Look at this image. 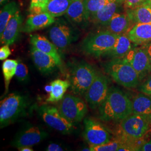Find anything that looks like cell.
<instances>
[{
  "instance_id": "obj_1",
  "label": "cell",
  "mask_w": 151,
  "mask_h": 151,
  "mask_svg": "<svg viewBox=\"0 0 151 151\" xmlns=\"http://www.w3.org/2000/svg\"><path fill=\"white\" fill-rule=\"evenodd\" d=\"M99 117L105 122H120L132 114V103L118 87L109 88L108 96L99 106Z\"/></svg>"
},
{
  "instance_id": "obj_2",
  "label": "cell",
  "mask_w": 151,
  "mask_h": 151,
  "mask_svg": "<svg viewBox=\"0 0 151 151\" xmlns=\"http://www.w3.org/2000/svg\"><path fill=\"white\" fill-rule=\"evenodd\" d=\"M151 124V118L132 114L120 121L116 138L132 148L133 151H138V140L148 132Z\"/></svg>"
},
{
  "instance_id": "obj_3",
  "label": "cell",
  "mask_w": 151,
  "mask_h": 151,
  "mask_svg": "<svg viewBox=\"0 0 151 151\" xmlns=\"http://www.w3.org/2000/svg\"><path fill=\"white\" fill-rule=\"evenodd\" d=\"M30 102L27 96L12 93L1 101L0 126L3 128L27 114Z\"/></svg>"
},
{
  "instance_id": "obj_4",
  "label": "cell",
  "mask_w": 151,
  "mask_h": 151,
  "mask_svg": "<svg viewBox=\"0 0 151 151\" xmlns=\"http://www.w3.org/2000/svg\"><path fill=\"white\" fill-rule=\"evenodd\" d=\"M103 67L108 75L122 86L134 88L139 85L138 74L125 58L113 59L105 63Z\"/></svg>"
},
{
  "instance_id": "obj_5",
  "label": "cell",
  "mask_w": 151,
  "mask_h": 151,
  "mask_svg": "<svg viewBox=\"0 0 151 151\" xmlns=\"http://www.w3.org/2000/svg\"><path fill=\"white\" fill-rule=\"evenodd\" d=\"M118 37L108 30L90 34L82 41L81 50L87 55L100 57L113 47Z\"/></svg>"
},
{
  "instance_id": "obj_6",
  "label": "cell",
  "mask_w": 151,
  "mask_h": 151,
  "mask_svg": "<svg viewBox=\"0 0 151 151\" xmlns=\"http://www.w3.org/2000/svg\"><path fill=\"white\" fill-rule=\"evenodd\" d=\"M73 24L67 19H58L51 25L49 38L60 51H64L78 37V33Z\"/></svg>"
},
{
  "instance_id": "obj_7",
  "label": "cell",
  "mask_w": 151,
  "mask_h": 151,
  "mask_svg": "<svg viewBox=\"0 0 151 151\" xmlns=\"http://www.w3.org/2000/svg\"><path fill=\"white\" fill-rule=\"evenodd\" d=\"M97 72L91 65L82 61L72 69L69 82L72 91L76 94L85 95L94 81Z\"/></svg>"
},
{
  "instance_id": "obj_8",
  "label": "cell",
  "mask_w": 151,
  "mask_h": 151,
  "mask_svg": "<svg viewBox=\"0 0 151 151\" xmlns=\"http://www.w3.org/2000/svg\"><path fill=\"white\" fill-rule=\"evenodd\" d=\"M58 109L65 118L73 124L81 122L88 111L86 104L83 100L69 94L61 100Z\"/></svg>"
},
{
  "instance_id": "obj_9",
  "label": "cell",
  "mask_w": 151,
  "mask_h": 151,
  "mask_svg": "<svg viewBox=\"0 0 151 151\" xmlns=\"http://www.w3.org/2000/svg\"><path fill=\"white\" fill-rule=\"evenodd\" d=\"M39 114L45 124L63 134H70L75 129L74 124L65 119L54 106L42 105L39 108Z\"/></svg>"
},
{
  "instance_id": "obj_10",
  "label": "cell",
  "mask_w": 151,
  "mask_h": 151,
  "mask_svg": "<svg viewBox=\"0 0 151 151\" xmlns=\"http://www.w3.org/2000/svg\"><path fill=\"white\" fill-rule=\"evenodd\" d=\"M109 90L106 77L101 73H97L94 81L85 94V98L88 106L92 109H96L105 101Z\"/></svg>"
},
{
  "instance_id": "obj_11",
  "label": "cell",
  "mask_w": 151,
  "mask_h": 151,
  "mask_svg": "<svg viewBox=\"0 0 151 151\" xmlns=\"http://www.w3.org/2000/svg\"><path fill=\"white\" fill-rule=\"evenodd\" d=\"M83 137L89 145H101L112 139V135L101 123L94 119L86 118L83 120Z\"/></svg>"
},
{
  "instance_id": "obj_12",
  "label": "cell",
  "mask_w": 151,
  "mask_h": 151,
  "mask_svg": "<svg viewBox=\"0 0 151 151\" xmlns=\"http://www.w3.org/2000/svg\"><path fill=\"white\" fill-rule=\"evenodd\" d=\"M47 136L48 133L42 128L38 126L29 125L16 134L11 145L17 148L24 146L32 147L40 143Z\"/></svg>"
},
{
  "instance_id": "obj_13",
  "label": "cell",
  "mask_w": 151,
  "mask_h": 151,
  "mask_svg": "<svg viewBox=\"0 0 151 151\" xmlns=\"http://www.w3.org/2000/svg\"><path fill=\"white\" fill-rule=\"evenodd\" d=\"M124 58L137 72L140 81L151 72V62L145 46L132 49Z\"/></svg>"
},
{
  "instance_id": "obj_14",
  "label": "cell",
  "mask_w": 151,
  "mask_h": 151,
  "mask_svg": "<svg viewBox=\"0 0 151 151\" xmlns=\"http://www.w3.org/2000/svg\"><path fill=\"white\" fill-rule=\"evenodd\" d=\"M23 19L20 11H17L7 24L4 30L0 35L1 44L10 45L14 43L22 32Z\"/></svg>"
},
{
  "instance_id": "obj_15",
  "label": "cell",
  "mask_w": 151,
  "mask_h": 151,
  "mask_svg": "<svg viewBox=\"0 0 151 151\" xmlns=\"http://www.w3.org/2000/svg\"><path fill=\"white\" fill-rule=\"evenodd\" d=\"M55 21V17L45 11L30 14L22 27V32L28 33L41 30L51 26Z\"/></svg>"
},
{
  "instance_id": "obj_16",
  "label": "cell",
  "mask_w": 151,
  "mask_h": 151,
  "mask_svg": "<svg viewBox=\"0 0 151 151\" xmlns=\"http://www.w3.org/2000/svg\"><path fill=\"white\" fill-rule=\"evenodd\" d=\"M65 16L74 26L82 29L86 27L89 20L86 14L84 0H73Z\"/></svg>"
},
{
  "instance_id": "obj_17",
  "label": "cell",
  "mask_w": 151,
  "mask_h": 151,
  "mask_svg": "<svg viewBox=\"0 0 151 151\" xmlns=\"http://www.w3.org/2000/svg\"><path fill=\"white\" fill-rule=\"evenodd\" d=\"M124 7L123 0H114L97 11L90 19L94 24L105 27L116 13Z\"/></svg>"
},
{
  "instance_id": "obj_18",
  "label": "cell",
  "mask_w": 151,
  "mask_h": 151,
  "mask_svg": "<svg viewBox=\"0 0 151 151\" xmlns=\"http://www.w3.org/2000/svg\"><path fill=\"white\" fill-rule=\"evenodd\" d=\"M31 56L34 64L40 73L49 75L53 73L58 67L54 59L32 45L30 48Z\"/></svg>"
},
{
  "instance_id": "obj_19",
  "label": "cell",
  "mask_w": 151,
  "mask_h": 151,
  "mask_svg": "<svg viewBox=\"0 0 151 151\" xmlns=\"http://www.w3.org/2000/svg\"><path fill=\"white\" fill-rule=\"evenodd\" d=\"M30 42L36 48L40 50L46 54L50 55L58 67H62V62L58 51V49L52 42L43 35L39 34H32L30 35Z\"/></svg>"
},
{
  "instance_id": "obj_20",
  "label": "cell",
  "mask_w": 151,
  "mask_h": 151,
  "mask_svg": "<svg viewBox=\"0 0 151 151\" xmlns=\"http://www.w3.org/2000/svg\"><path fill=\"white\" fill-rule=\"evenodd\" d=\"M132 43L127 33L118 35L113 47L103 56L111 60L124 58L133 48Z\"/></svg>"
},
{
  "instance_id": "obj_21",
  "label": "cell",
  "mask_w": 151,
  "mask_h": 151,
  "mask_svg": "<svg viewBox=\"0 0 151 151\" xmlns=\"http://www.w3.org/2000/svg\"><path fill=\"white\" fill-rule=\"evenodd\" d=\"M132 27L133 23L127 13L119 12L114 15L105 27L106 30L120 35L127 33Z\"/></svg>"
},
{
  "instance_id": "obj_22",
  "label": "cell",
  "mask_w": 151,
  "mask_h": 151,
  "mask_svg": "<svg viewBox=\"0 0 151 151\" xmlns=\"http://www.w3.org/2000/svg\"><path fill=\"white\" fill-rule=\"evenodd\" d=\"M132 43L139 45L151 42V23L136 24L127 33Z\"/></svg>"
},
{
  "instance_id": "obj_23",
  "label": "cell",
  "mask_w": 151,
  "mask_h": 151,
  "mask_svg": "<svg viewBox=\"0 0 151 151\" xmlns=\"http://www.w3.org/2000/svg\"><path fill=\"white\" fill-rule=\"evenodd\" d=\"M133 24L151 23V2L148 1L134 8L126 10Z\"/></svg>"
},
{
  "instance_id": "obj_24",
  "label": "cell",
  "mask_w": 151,
  "mask_h": 151,
  "mask_svg": "<svg viewBox=\"0 0 151 151\" xmlns=\"http://www.w3.org/2000/svg\"><path fill=\"white\" fill-rule=\"evenodd\" d=\"M132 103V113L151 119V95L140 92L133 97Z\"/></svg>"
},
{
  "instance_id": "obj_25",
  "label": "cell",
  "mask_w": 151,
  "mask_h": 151,
  "mask_svg": "<svg viewBox=\"0 0 151 151\" xmlns=\"http://www.w3.org/2000/svg\"><path fill=\"white\" fill-rule=\"evenodd\" d=\"M73 0H49L44 8V11L48 12L55 18L65 15Z\"/></svg>"
},
{
  "instance_id": "obj_26",
  "label": "cell",
  "mask_w": 151,
  "mask_h": 151,
  "mask_svg": "<svg viewBox=\"0 0 151 151\" xmlns=\"http://www.w3.org/2000/svg\"><path fill=\"white\" fill-rule=\"evenodd\" d=\"M50 85L52 86V90L47 99V101L48 103H55L61 100L68 88L70 87L69 81L60 79L52 81Z\"/></svg>"
},
{
  "instance_id": "obj_27",
  "label": "cell",
  "mask_w": 151,
  "mask_h": 151,
  "mask_svg": "<svg viewBox=\"0 0 151 151\" xmlns=\"http://www.w3.org/2000/svg\"><path fill=\"white\" fill-rule=\"evenodd\" d=\"M19 6L15 1H11L3 7L0 12V35L4 32L7 24L17 11Z\"/></svg>"
},
{
  "instance_id": "obj_28",
  "label": "cell",
  "mask_w": 151,
  "mask_h": 151,
  "mask_svg": "<svg viewBox=\"0 0 151 151\" xmlns=\"http://www.w3.org/2000/svg\"><path fill=\"white\" fill-rule=\"evenodd\" d=\"M18 63V61L16 60H6L2 64V68L5 80L6 93L8 91L11 79L16 74Z\"/></svg>"
},
{
  "instance_id": "obj_29",
  "label": "cell",
  "mask_w": 151,
  "mask_h": 151,
  "mask_svg": "<svg viewBox=\"0 0 151 151\" xmlns=\"http://www.w3.org/2000/svg\"><path fill=\"white\" fill-rule=\"evenodd\" d=\"M114 0H84L87 17L90 19L97 11Z\"/></svg>"
},
{
  "instance_id": "obj_30",
  "label": "cell",
  "mask_w": 151,
  "mask_h": 151,
  "mask_svg": "<svg viewBox=\"0 0 151 151\" xmlns=\"http://www.w3.org/2000/svg\"><path fill=\"white\" fill-rule=\"evenodd\" d=\"M122 145L121 141L116 138L115 140H111L108 143L101 145L89 146L91 151H116L118 150Z\"/></svg>"
},
{
  "instance_id": "obj_31",
  "label": "cell",
  "mask_w": 151,
  "mask_h": 151,
  "mask_svg": "<svg viewBox=\"0 0 151 151\" xmlns=\"http://www.w3.org/2000/svg\"><path fill=\"white\" fill-rule=\"evenodd\" d=\"M15 76L16 79L19 82L24 83L27 82L29 80V70L27 66L23 63L19 62Z\"/></svg>"
},
{
  "instance_id": "obj_32",
  "label": "cell",
  "mask_w": 151,
  "mask_h": 151,
  "mask_svg": "<svg viewBox=\"0 0 151 151\" xmlns=\"http://www.w3.org/2000/svg\"><path fill=\"white\" fill-rule=\"evenodd\" d=\"M49 0H30V14H35L44 11V8Z\"/></svg>"
},
{
  "instance_id": "obj_33",
  "label": "cell",
  "mask_w": 151,
  "mask_h": 151,
  "mask_svg": "<svg viewBox=\"0 0 151 151\" xmlns=\"http://www.w3.org/2000/svg\"><path fill=\"white\" fill-rule=\"evenodd\" d=\"M150 1V0H123L124 8L126 10L133 9Z\"/></svg>"
},
{
  "instance_id": "obj_34",
  "label": "cell",
  "mask_w": 151,
  "mask_h": 151,
  "mask_svg": "<svg viewBox=\"0 0 151 151\" xmlns=\"http://www.w3.org/2000/svg\"><path fill=\"white\" fill-rule=\"evenodd\" d=\"M138 90L140 92L151 95V76L148 78L142 85H140Z\"/></svg>"
},
{
  "instance_id": "obj_35",
  "label": "cell",
  "mask_w": 151,
  "mask_h": 151,
  "mask_svg": "<svg viewBox=\"0 0 151 151\" xmlns=\"http://www.w3.org/2000/svg\"><path fill=\"white\" fill-rule=\"evenodd\" d=\"M11 52L9 45H4L0 49V60H6L10 55Z\"/></svg>"
},
{
  "instance_id": "obj_36",
  "label": "cell",
  "mask_w": 151,
  "mask_h": 151,
  "mask_svg": "<svg viewBox=\"0 0 151 151\" xmlns=\"http://www.w3.org/2000/svg\"><path fill=\"white\" fill-rule=\"evenodd\" d=\"M47 151H64L63 148L58 144L50 143L47 148Z\"/></svg>"
},
{
  "instance_id": "obj_37",
  "label": "cell",
  "mask_w": 151,
  "mask_h": 151,
  "mask_svg": "<svg viewBox=\"0 0 151 151\" xmlns=\"http://www.w3.org/2000/svg\"><path fill=\"white\" fill-rule=\"evenodd\" d=\"M139 151H151V139L148 140L139 149Z\"/></svg>"
},
{
  "instance_id": "obj_38",
  "label": "cell",
  "mask_w": 151,
  "mask_h": 151,
  "mask_svg": "<svg viewBox=\"0 0 151 151\" xmlns=\"http://www.w3.org/2000/svg\"><path fill=\"white\" fill-rule=\"evenodd\" d=\"M144 46H145L146 50H147V52L148 55V57H149V58H150L151 63V42L146 44Z\"/></svg>"
},
{
  "instance_id": "obj_39",
  "label": "cell",
  "mask_w": 151,
  "mask_h": 151,
  "mask_svg": "<svg viewBox=\"0 0 151 151\" xmlns=\"http://www.w3.org/2000/svg\"><path fill=\"white\" fill-rule=\"evenodd\" d=\"M18 150L20 151H33V149L30 146H24L19 148Z\"/></svg>"
},
{
  "instance_id": "obj_40",
  "label": "cell",
  "mask_w": 151,
  "mask_h": 151,
  "mask_svg": "<svg viewBox=\"0 0 151 151\" xmlns=\"http://www.w3.org/2000/svg\"><path fill=\"white\" fill-rule=\"evenodd\" d=\"M45 90L47 92H50L51 91V90H52V86H51V85H50L46 86L45 87Z\"/></svg>"
},
{
  "instance_id": "obj_41",
  "label": "cell",
  "mask_w": 151,
  "mask_h": 151,
  "mask_svg": "<svg viewBox=\"0 0 151 151\" xmlns=\"http://www.w3.org/2000/svg\"><path fill=\"white\" fill-rule=\"evenodd\" d=\"M9 0H0V4L1 5H4L6 2H7Z\"/></svg>"
},
{
  "instance_id": "obj_42",
  "label": "cell",
  "mask_w": 151,
  "mask_h": 151,
  "mask_svg": "<svg viewBox=\"0 0 151 151\" xmlns=\"http://www.w3.org/2000/svg\"><path fill=\"white\" fill-rule=\"evenodd\" d=\"M150 1H151V0H150Z\"/></svg>"
}]
</instances>
